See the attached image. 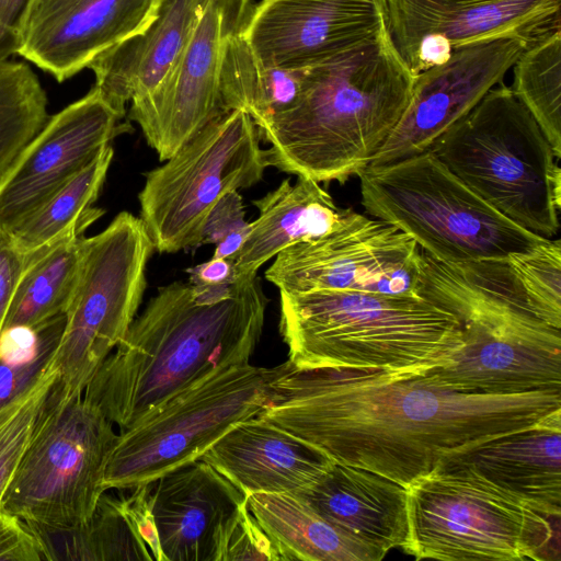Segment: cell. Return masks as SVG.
<instances>
[{
	"label": "cell",
	"mask_w": 561,
	"mask_h": 561,
	"mask_svg": "<svg viewBox=\"0 0 561 561\" xmlns=\"http://www.w3.org/2000/svg\"><path fill=\"white\" fill-rule=\"evenodd\" d=\"M253 0H209L191 37L160 84L130 103L136 122L160 161L172 157L210 122L225 114L220 72L229 41L241 33Z\"/></svg>",
	"instance_id": "14"
},
{
	"label": "cell",
	"mask_w": 561,
	"mask_h": 561,
	"mask_svg": "<svg viewBox=\"0 0 561 561\" xmlns=\"http://www.w3.org/2000/svg\"><path fill=\"white\" fill-rule=\"evenodd\" d=\"M188 282L192 285L222 286L237 282L233 261L222 257H213L191 270Z\"/></svg>",
	"instance_id": "42"
},
{
	"label": "cell",
	"mask_w": 561,
	"mask_h": 561,
	"mask_svg": "<svg viewBox=\"0 0 561 561\" xmlns=\"http://www.w3.org/2000/svg\"><path fill=\"white\" fill-rule=\"evenodd\" d=\"M420 256L416 242L391 224L345 208L334 230L286 248L264 274L284 293L417 296Z\"/></svg>",
	"instance_id": "13"
},
{
	"label": "cell",
	"mask_w": 561,
	"mask_h": 561,
	"mask_svg": "<svg viewBox=\"0 0 561 561\" xmlns=\"http://www.w3.org/2000/svg\"><path fill=\"white\" fill-rule=\"evenodd\" d=\"M409 538L415 559L552 560V519L473 468L448 460L407 488Z\"/></svg>",
	"instance_id": "8"
},
{
	"label": "cell",
	"mask_w": 561,
	"mask_h": 561,
	"mask_svg": "<svg viewBox=\"0 0 561 561\" xmlns=\"http://www.w3.org/2000/svg\"><path fill=\"white\" fill-rule=\"evenodd\" d=\"M561 410V391L462 393L423 370L297 369L285 362L256 415L329 459L408 488L446 461Z\"/></svg>",
	"instance_id": "1"
},
{
	"label": "cell",
	"mask_w": 561,
	"mask_h": 561,
	"mask_svg": "<svg viewBox=\"0 0 561 561\" xmlns=\"http://www.w3.org/2000/svg\"><path fill=\"white\" fill-rule=\"evenodd\" d=\"M209 0H159L140 32L113 46L88 68L94 88L122 116L126 104L150 94L164 79L191 37Z\"/></svg>",
	"instance_id": "22"
},
{
	"label": "cell",
	"mask_w": 561,
	"mask_h": 561,
	"mask_svg": "<svg viewBox=\"0 0 561 561\" xmlns=\"http://www.w3.org/2000/svg\"><path fill=\"white\" fill-rule=\"evenodd\" d=\"M247 499L201 459L152 482V513L165 561H215L225 526Z\"/></svg>",
	"instance_id": "20"
},
{
	"label": "cell",
	"mask_w": 561,
	"mask_h": 561,
	"mask_svg": "<svg viewBox=\"0 0 561 561\" xmlns=\"http://www.w3.org/2000/svg\"><path fill=\"white\" fill-rule=\"evenodd\" d=\"M416 295L461 324V343L428 378L462 393L561 391L560 329L534 313L506 255L449 263L421 250Z\"/></svg>",
	"instance_id": "4"
},
{
	"label": "cell",
	"mask_w": 561,
	"mask_h": 561,
	"mask_svg": "<svg viewBox=\"0 0 561 561\" xmlns=\"http://www.w3.org/2000/svg\"><path fill=\"white\" fill-rule=\"evenodd\" d=\"M534 313L561 329V241L547 239L529 251L507 254Z\"/></svg>",
	"instance_id": "34"
},
{
	"label": "cell",
	"mask_w": 561,
	"mask_h": 561,
	"mask_svg": "<svg viewBox=\"0 0 561 561\" xmlns=\"http://www.w3.org/2000/svg\"><path fill=\"white\" fill-rule=\"evenodd\" d=\"M252 204L257 218L250 222L245 241L233 259L237 282L256 276L259 268L294 244L320 238L334 230L344 214L320 183L297 178L284 180Z\"/></svg>",
	"instance_id": "26"
},
{
	"label": "cell",
	"mask_w": 561,
	"mask_h": 561,
	"mask_svg": "<svg viewBox=\"0 0 561 561\" xmlns=\"http://www.w3.org/2000/svg\"><path fill=\"white\" fill-rule=\"evenodd\" d=\"M93 222L82 221L53 241L25 252V264L3 329L36 328L66 313L79 273L83 232Z\"/></svg>",
	"instance_id": "28"
},
{
	"label": "cell",
	"mask_w": 561,
	"mask_h": 561,
	"mask_svg": "<svg viewBox=\"0 0 561 561\" xmlns=\"http://www.w3.org/2000/svg\"><path fill=\"white\" fill-rule=\"evenodd\" d=\"M302 496L323 518L385 552L409 538L407 488L379 473L332 461Z\"/></svg>",
	"instance_id": "24"
},
{
	"label": "cell",
	"mask_w": 561,
	"mask_h": 561,
	"mask_svg": "<svg viewBox=\"0 0 561 561\" xmlns=\"http://www.w3.org/2000/svg\"><path fill=\"white\" fill-rule=\"evenodd\" d=\"M358 178L365 210L442 262L501 257L547 240L494 209L431 150L368 165Z\"/></svg>",
	"instance_id": "7"
},
{
	"label": "cell",
	"mask_w": 561,
	"mask_h": 561,
	"mask_svg": "<svg viewBox=\"0 0 561 561\" xmlns=\"http://www.w3.org/2000/svg\"><path fill=\"white\" fill-rule=\"evenodd\" d=\"M259 140L249 113L228 111L145 174L139 218L154 251L176 253L202 244L216 203L262 180L267 167Z\"/></svg>",
	"instance_id": "12"
},
{
	"label": "cell",
	"mask_w": 561,
	"mask_h": 561,
	"mask_svg": "<svg viewBox=\"0 0 561 561\" xmlns=\"http://www.w3.org/2000/svg\"><path fill=\"white\" fill-rule=\"evenodd\" d=\"M385 32V0H261L241 35L262 64L302 68Z\"/></svg>",
	"instance_id": "18"
},
{
	"label": "cell",
	"mask_w": 561,
	"mask_h": 561,
	"mask_svg": "<svg viewBox=\"0 0 561 561\" xmlns=\"http://www.w3.org/2000/svg\"><path fill=\"white\" fill-rule=\"evenodd\" d=\"M113 156L111 145L103 148L89 164L8 232L14 244L28 252L82 221L98 220L104 210L92 207V204L99 197Z\"/></svg>",
	"instance_id": "30"
},
{
	"label": "cell",
	"mask_w": 561,
	"mask_h": 561,
	"mask_svg": "<svg viewBox=\"0 0 561 561\" xmlns=\"http://www.w3.org/2000/svg\"><path fill=\"white\" fill-rule=\"evenodd\" d=\"M128 494L101 495L92 515L81 525L54 529L31 524L43 559L48 561H165L152 513V484L128 489Z\"/></svg>",
	"instance_id": "23"
},
{
	"label": "cell",
	"mask_w": 561,
	"mask_h": 561,
	"mask_svg": "<svg viewBox=\"0 0 561 561\" xmlns=\"http://www.w3.org/2000/svg\"><path fill=\"white\" fill-rule=\"evenodd\" d=\"M242 196L227 192L210 210L203 230V243L215 244L213 257L232 260L242 248L250 230L244 219Z\"/></svg>",
	"instance_id": "37"
},
{
	"label": "cell",
	"mask_w": 561,
	"mask_h": 561,
	"mask_svg": "<svg viewBox=\"0 0 561 561\" xmlns=\"http://www.w3.org/2000/svg\"><path fill=\"white\" fill-rule=\"evenodd\" d=\"M300 93L257 129L266 167L344 183L371 164L410 101L414 76L388 33L304 67Z\"/></svg>",
	"instance_id": "3"
},
{
	"label": "cell",
	"mask_w": 561,
	"mask_h": 561,
	"mask_svg": "<svg viewBox=\"0 0 561 561\" xmlns=\"http://www.w3.org/2000/svg\"><path fill=\"white\" fill-rule=\"evenodd\" d=\"M279 561L277 552L248 506V499L225 526L215 561Z\"/></svg>",
	"instance_id": "36"
},
{
	"label": "cell",
	"mask_w": 561,
	"mask_h": 561,
	"mask_svg": "<svg viewBox=\"0 0 561 561\" xmlns=\"http://www.w3.org/2000/svg\"><path fill=\"white\" fill-rule=\"evenodd\" d=\"M387 33L415 77L459 47L561 28V0H385Z\"/></svg>",
	"instance_id": "15"
},
{
	"label": "cell",
	"mask_w": 561,
	"mask_h": 561,
	"mask_svg": "<svg viewBox=\"0 0 561 561\" xmlns=\"http://www.w3.org/2000/svg\"><path fill=\"white\" fill-rule=\"evenodd\" d=\"M279 333L297 369L426 370L461 343L460 321L420 297L354 290L284 293Z\"/></svg>",
	"instance_id": "5"
},
{
	"label": "cell",
	"mask_w": 561,
	"mask_h": 561,
	"mask_svg": "<svg viewBox=\"0 0 561 561\" xmlns=\"http://www.w3.org/2000/svg\"><path fill=\"white\" fill-rule=\"evenodd\" d=\"M47 96L25 62L0 61V176L48 119Z\"/></svg>",
	"instance_id": "32"
},
{
	"label": "cell",
	"mask_w": 561,
	"mask_h": 561,
	"mask_svg": "<svg viewBox=\"0 0 561 561\" xmlns=\"http://www.w3.org/2000/svg\"><path fill=\"white\" fill-rule=\"evenodd\" d=\"M530 42L506 36L469 44L415 76L408 106L370 165L430 150L445 130L503 81Z\"/></svg>",
	"instance_id": "17"
},
{
	"label": "cell",
	"mask_w": 561,
	"mask_h": 561,
	"mask_svg": "<svg viewBox=\"0 0 561 561\" xmlns=\"http://www.w3.org/2000/svg\"><path fill=\"white\" fill-rule=\"evenodd\" d=\"M430 150L519 227L546 239L558 234L561 169L537 122L503 81Z\"/></svg>",
	"instance_id": "6"
},
{
	"label": "cell",
	"mask_w": 561,
	"mask_h": 561,
	"mask_svg": "<svg viewBox=\"0 0 561 561\" xmlns=\"http://www.w3.org/2000/svg\"><path fill=\"white\" fill-rule=\"evenodd\" d=\"M39 540L30 525L0 507V561H42Z\"/></svg>",
	"instance_id": "38"
},
{
	"label": "cell",
	"mask_w": 561,
	"mask_h": 561,
	"mask_svg": "<svg viewBox=\"0 0 561 561\" xmlns=\"http://www.w3.org/2000/svg\"><path fill=\"white\" fill-rule=\"evenodd\" d=\"M117 435L83 394L65 397L55 383L0 507L47 528L81 525L106 491L104 474Z\"/></svg>",
	"instance_id": "9"
},
{
	"label": "cell",
	"mask_w": 561,
	"mask_h": 561,
	"mask_svg": "<svg viewBox=\"0 0 561 561\" xmlns=\"http://www.w3.org/2000/svg\"><path fill=\"white\" fill-rule=\"evenodd\" d=\"M199 459L247 495H298L310 488L333 461L259 416L233 425Z\"/></svg>",
	"instance_id": "21"
},
{
	"label": "cell",
	"mask_w": 561,
	"mask_h": 561,
	"mask_svg": "<svg viewBox=\"0 0 561 561\" xmlns=\"http://www.w3.org/2000/svg\"><path fill=\"white\" fill-rule=\"evenodd\" d=\"M241 33L229 41L224 54L221 101L226 112L242 110L249 113L259 129L295 103L302 87L305 69L262 64Z\"/></svg>",
	"instance_id": "29"
},
{
	"label": "cell",
	"mask_w": 561,
	"mask_h": 561,
	"mask_svg": "<svg viewBox=\"0 0 561 561\" xmlns=\"http://www.w3.org/2000/svg\"><path fill=\"white\" fill-rule=\"evenodd\" d=\"M515 96L561 158V28L533 39L512 67Z\"/></svg>",
	"instance_id": "31"
},
{
	"label": "cell",
	"mask_w": 561,
	"mask_h": 561,
	"mask_svg": "<svg viewBox=\"0 0 561 561\" xmlns=\"http://www.w3.org/2000/svg\"><path fill=\"white\" fill-rule=\"evenodd\" d=\"M248 506L279 561H379L387 554L329 523L300 495L251 493Z\"/></svg>",
	"instance_id": "27"
},
{
	"label": "cell",
	"mask_w": 561,
	"mask_h": 561,
	"mask_svg": "<svg viewBox=\"0 0 561 561\" xmlns=\"http://www.w3.org/2000/svg\"><path fill=\"white\" fill-rule=\"evenodd\" d=\"M153 243L139 217L122 211L83 239L77 282L53 364L65 397L82 396L133 323L147 286Z\"/></svg>",
	"instance_id": "11"
},
{
	"label": "cell",
	"mask_w": 561,
	"mask_h": 561,
	"mask_svg": "<svg viewBox=\"0 0 561 561\" xmlns=\"http://www.w3.org/2000/svg\"><path fill=\"white\" fill-rule=\"evenodd\" d=\"M159 0H28L16 54L64 82L144 30Z\"/></svg>",
	"instance_id": "19"
},
{
	"label": "cell",
	"mask_w": 561,
	"mask_h": 561,
	"mask_svg": "<svg viewBox=\"0 0 561 561\" xmlns=\"http://www.w3.org/2000/svg\"><path fill=\"white\" fill-rule=\"evenodd\" d=\"M455 460L523 499L534 510L561 515V410Z\"/></svg>",
	"instance_id": "25"
},
{
	"label": "cell",
	"mask_w": 561,
	"mask_h": 561,
	"mask_svg": "<svg viewBox=\"0 0 561 561\" xmlns=\"http://www.w3.org/2000/svg\"><path fill=\"white\" fill-rule=\"evenodd\" d=\"M66 313L56 316L37 328V350L23 362L0 359V408L26 390L51 363L60 342Z\"/></svg>",
	"instance_id": "35"
},
{
	"label": "cell",
	"mask_w": 561,
	"mask_h": 561,
	"mask_svg": "<svg viewBox=\"0 0 561 561\" xmlns=\"http://www.w3.org/2000/svg\"><path fill=\"white\" fill-rule=\"evenodd\" d=\"M28 0H0V61L18 51L22 15Z\"/></svg>",
	"instance_id": "41"
},
{
	"label": "cell",
	"mask_w": 561,
	"mask_h": 561,
	"mask_svg": "<svg viewBox=\"0 0 561 561\" xmlns=\"http://www.w3.org/2000/svg\"><path fill=\"white\" fill-rule=\"evenodd\" d=\"M57 379L51 360L26 390L0 408V504Z\"/></svg>",
	"instance_id": "33"
},
{
	"label": "cell",
	"mask_w": 561,
	"mask_h": 561,
	"mask_svg": "<svg viewBox=\"0 0 561 561\" xmlns=\"http://www.w3.org/2000/svg\"><path fill=\"white\" fill-rule=\"evenodd\" d=\"M37 330L28 327H11L0 334V359L11 363L31 358L37 350Z\"/></svg>",
	"instance_id": "40"
},
{
	"label": "cell",
	"mask_w": 561,
	"mask_h": 561,
	"mask_svg": "<svg viewBox=\"0 0 561 561\" xmlns=\"http://www.w3.org/2000/svg\"><path fill=\"white\" fill-rule=\"evenodd\" d=\"M268 299L255 276L225 300L198 301L191 284L160 287L87 385L83 397L126 431L221 368L250 363Z\"/></svg>",
	"instance_id": "2"
},
{
	"label": "cell",
	"mask_w": 561,
	"mask_h": 561,
	"mask_svg": "<svg viewBox=\"0 0 561 561\" xmlns=\"http://www.w3.org/2000/svg\"><path fill=\"white\" fill-rule=\"evenodd\" d=\"M122 118L94 87L48 117L0 176V231L10 232L127 131Z\"/></svg>",
	"instance_id": "16"
},
{
	"label": "cell",
	"mask_w": 561,
	"mask_h": 561,
	"mask_svg": "<svg viewBox=\"0 0 561 561\" xmlns=\"http://www.w3.org/2000/svg\"><path fill=\"white\" fill-rule=\"evenodd\" d=\"M278 367L245 363L216 370L119 432L105 469V490L152 483L198 460L233 425L260 413Z\"/></svg>",
	"instance_id": "10"
},
{
	"label": "cell",
	"mask_w": 561,
	"mask_h": 561,
	"mask_svg": "<svg viewBox=\"0 0 561 561\" xmlns=\"http://www.w3.org/2000/svg\"><path fill=\"white\" fill-rule=\"evenodd\" d=\"M24 264L25 252L14 244L9 233L0 231V334Z\"/></svg>",
	"instance_id": "39"
}]
</instances>
